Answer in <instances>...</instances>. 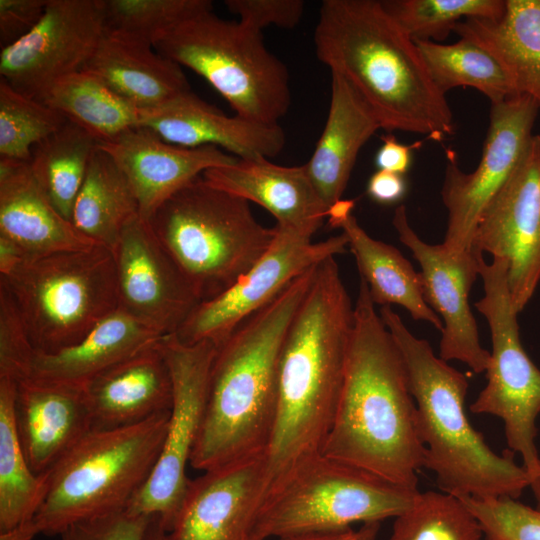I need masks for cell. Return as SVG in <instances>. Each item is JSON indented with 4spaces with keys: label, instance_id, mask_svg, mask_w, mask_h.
<instances>
[{
    "label": "cell",
    "instance_id": "46",
    "mask_svg": "<svg viewBox=\"0 0 540 540\" xmlns=\"http://www.w3.org/2000/svg\"><path fill=\"white\" fill-rule=\"evenodd\" d=\"M406 192V183L403 175L378 170L368 181L367 194L380 204H393L398 202Z\"/></svg>",
    "mask_w": 540,
    "mask_h": 540
},
{
    "label": "cell",
    "instance_id": "12",
    "mask_svg": "<svg viewBox=\"0 0 540 540\" xmlns=\"http://www.w3.org/2000/svg\"><path fill=\"white\" fill-rule=\"evenodd\" d=\"M157 345L171 374L173 403L156 465L126 509L134 514L157 516L167 533L190 481L186 468L201 427L217 346L207 340L184 344L173 333L162 336Z\"/></svg>",
    "mask_w": 540,
    "mask_h": 540
},
{
    "label": "cell",
    "instance_id": "24",
    "mask_svg": "<svg viewBox=\"0 0 540 540\" xmlns=\"http://www.w3.org/2000/svg\"><path fill=\"white\" fill-rule=\"evenodd\" d=\"M157 342L113 365L86 385L84 394L92 430L133 425L171 410L173 383Z\"/></svg>",
    "mask_w": 540,
    "mask_h": 540
},
{
    "label": "cell",
    "instance_id": "20",
    "mask_svg": "<svg viewBox=\"0 0 540 540\" xmlns=\"http://www.w3.org/2000/svg\"><path fill=\"white\" fill-rule=\"evenodd\" d=\"M99 147L128 178L139 215L146 221L166 200L206 170L231 165L239 159L215 146L188 148L170 144L143 126L99 143Z\"/></svg>",
    "mask_w": 540,
    "mask_h": 540
},
{
    "label": "cell",
    "instance_id": "52",
    "mask_svg": "<svg viewBox=\"0 0 540 540\" xmlns=\"http://www.w3.org/2000/svg\"><path fill=\"white\" fill-rule=\"evenodd\" d=\"M537 502H538L537 509L540 511V498L537 500Z\"/></svg>",
    "mask_w": 540,
    "mask_h": 540
},
{
    "label": "cell",
    "instance_id": "32",
    "mask_svg": "<svg viewBox=\"0 0 540 540\" xmlns=\"http://www.w3.org/2000/svg\"><path fill=\"white\" fill-rule=\"evenodd\" d=\"M42 102L82 127L99 143L140 126L141 110L86 70L56 81Z\"/></svg>",
    "mask_w": 540,
    "mask_h": 540
},
{
    "label": "cell",
    "instance_id": "49",
    "mask_svg": "<svg viewBox=\"0 0 540 540\" xmlns=\"http://www.w3.org/2000/svg\"><path fill=\"white\" fill-rule=\"evenodd\" d=\"M37 534L40 532L32 519L9 530L0 531V540H33Z\"/></svg>",
    "mask_w": 540,
    "mask_h": 540
},
{
    "label": "cell",
    "instance_id": "28",
    "mask_svg": "<svg viewBox=\"0 0 540 540\" xmlns=\"http://www.w3.org/2000/svg\"><path fill=\"white\" fill-rule=\"evenodd\" d=\"M352 200H339L327 213L331 227L341 228L374 304L400 305L415 320L431 323L443 330L441 318L428 306L422 291L421 276L394 246L372 238L351 213Z\"/></svg>",
    "mask_w": 540,
    "mask_h": 540
},
{
    "label": "cell",
    "instance_id": "27",
    "mask_svg": "<svg viewBox=\"0 0 540 540\" xmlns=\"http://www.w3.org/2000/svg\"><path fill=\"white\" fill-rule=\"evenodd\" d=\"M327 120L307 174L328 209L341 200L362 146L381 129L365 100L341 76L331 73Z\"/></svg>",
    "mask_w": 540,
    "mask_h": 540
},
{
    "label": "cell",
    "instance_id": "4",
    "mask_svg": "<svg viewBox=\"0 0 540 540\" xmlns=\"http://www.w3.org/2000/svg\"><path fill=\"white\" fill-rule=\"evenodd\" d=\"M316 267L294 279L217 347L190 458L194 469L207 472L264 455L276 420L282 347Z\"/></svg>",
    "mask_w": 540,
    "mask_h": 540
},
{
    "label": "cell",
    "instance_id": "5",
    "mask_svg": "<svg viewBox=\"0 0 540 540\" xmlns=\"http://www.w3.org/2000/svg\"><path fill=\"white\" fill-rule=\"evenodd\" d=\"M380 317L404 360L424 467L435 474L439 488L457 497L517 499L530 487L529 477L511 451L495 453L471 425L465 412L466 375L437 357L390 306L381 307Z\"/></svg>",
    "mask_w": 540,
    "mask_h": 540
},
{
    "label": "cell",
    "instance_id": "45",
    "mask_svg": "<svg viewBox=\"0 0 540 540\" xmlns=\"http://www.w3.org/2000/svg\"><path fill=\"white\" fill-rule=\"evenodd\" d=\"M382 145L376 154V164L379 170L403 175L411 164L412 149L419 148L421 142L412 145H403L399 143L394 135L388 133L382 136Z\"/></svg>",
    "mask_w": 540,
    "mask_h": 540
},
{
    "label": "cell",
    "instance_id": "14",
    "mask_svg": "<svg viewBox=\"0 0 540 540\" xmlns=\"http://www.w3.org/2000/svg\"><path fill=\"white\" fill-rule=\"evenodd\" d=\"M266 253L216 297L200 302L173 333L184 344L211 341L217 347L249 316L276 298L294 279L348 246L344 233L317 243L275 226Z\"/></svg>",
    "mask_w": 540,
    "mask_h": 540
},
{
    "label": "cell",
    "instance_id": "51",
    "mask_svg": "<svg viewBox=\"0 0 540 540\" xmlns=\"http://www.w3.org/2000/svg\"><path fill=\"white\" fill-rule=\"evenodd\" d=\"M245 540H263L253 532Z\"/></svg>",
    "mask_w": 540,
    "mask_h": 540
},
{
    "label": "cell",
    "instance_id": "41",
    "mask_svg": "<svg viewBox=\"0 0 540 540\" xmlns=\"http://www.w3.org/2000/svg\"><path fill=\"white\" fill-rule=\"evenodd\" d=\"M35 351L17 304L0 279V377L26 378Z\"/></svg>",
    "mask_w": 540,
    "mask_h": 540
},
{
    "label": "cell",
    "instance_id": "1",
    "mask_svg": "<svg viewBox=\"0 0 540 540\" xmlns=\"http://www.w3.org/2000/svg\"><path fill=\"white\" fill-rule=\"evenodd\" d=\"M404 360L360 278L344 384L321 454L418 489L425 448Z\"/></svg>",
    "mask_w": 540,
    "mask_h": 540
},
{
    "label": "cell",
    "instance_id": "19",
    "mask_svg": "<svg viewBox=\"0 0 540 540\" xmlns=\"http://www.w3.org/2000/svg\"><path fill=\"white\" fill-rule=\"evenodd\" d=\"M266 488L264 455L190 479L165 540H245Z\"/></svg>",
    "mask_w": 540,
    "mask_h": 540
},
{
    "label": "cell",
    "instance_id": "8",
    "mask_svg": "<svg viewBox=\"0 0 540 540\" xmlns=\"http://www.w3.org/2000/svg\"><path fill=\"white\" fill-rule=\"evenodd\" d=\"M418 493L319 453L293 467L266 494L252 532L265 540L381 522L407 510Z\"/></svg>",
    "mask_w": 540,
    "mask_h": 540
},
{
    "label": "cell",
    "instance_id": "35",
    "mask_svg": "<svg viewBox=\"0 0 540 540\" xmlns=\"http://www.w3.org/2000/svg\"><path fill=\"white\" fill-rule=\"evenodd\" d=\"M414 42L431 79L444 95L455 87H472L497 104L518 94L501 62L476 42L468 38L452 44Z\"/></svg>",
    "mask_w": 540,
    "mask_h": 540
},
{
    "label": "cell",
    "instance_id": "37",
    "mask_svg": "<svg viewBox=\"0 0 540 540\" xmlns=\"http://www.w3.org/2000/svg\"><path fill=\"white\" fill-rule=\"evenodd\" d=\"M485 533L461 499L447 492H419L394 518L389 540H483Z\"/></svg>",
    "mask_w": 540,
    "mask_h": 540
},
{
    "label": "cell",
    "instance_id": "36",
    "mask_svg": "<svg viewBox=\"0 0 540 540\" xmlns=\"http://www.w3.org/2000/svg\"><path fill=\"white\" fill-rule=\"evenodd\" d=\"M105 31L154 47L175 28L212 12L209 0H102Z\"/></svg>",
    "mask_w": 540,
    "mask_h": 540
},
{
    "label": "cell",
    "instance_id": "18",
    "mask_svg": "<svg viewBox=\"0 0 540 540\" xmlns=\"http://www.w3.org/2000/svg\"><path fill=\"white\" fill-rule=\"evenodd\" d=\"M118 308L162 335L175 333L201 302L139 214L113 249Z\"/></svg>",
    "mask_w": 540,
    "mask_h": 540
},
{
    "label": "cell",
    "instance_id": "13",
    "mask_svg": "<svg viewBox=\"0 0 540 540\" xmlns=\"http://www.w3.org/2000/svg\"><path fill=\"white\" fill-rule=\"evenodd\" d=\"M539 109L526 94L491 104L482 156L471 173L461 170L455 150L445 149L441 197L448 213L443 241L448 249L470 251L481 214L512 176L531 144Z\"/></svg>",
    "mask_w": 540,
    "mask_h": 540
},
{
    "label": "cell",
    "instance_id": "34",
    "mask_svg": "<svg viewBox=\"0 0 540 540\" xmlns=\"http://www.w3.org/2000/svg\"><path fill=\"white\" fill-rule=\"evenodd\" d=\"M99 142L67 120L32 149L30 169L58 212L71 222L73 206Z\"/></svg>",
    "mask_w": 540,
    "mask_h": 540
},
{
    "label": "cell",
    "instance_id": "9",
    "mask_svg": "<svg viewBox=\"0 0 540 540\" xmlns=\"http://www.w3.org/2000/svg\"><path fill=\"white\" fill-rule=\"evenodd\" d=\"M0 279L39 352L53 353L79 342L118 309L114 255L100 244L31 258Z\"/></svg>",
    "mask_w": 540,
    "mask_h": 540
},
{
    "label": "cell",
    "instance_id": "40",
    "mask_svg": "<svg viewBox=\"0 0 540 540\" xmlns=\"http://www.w3.org/2000/svg\"><path fill=\"white\" fill-rule=\"evenodd\" d=\"M494 540H540V511L510 497H459Z\"/></svg>",
    "mask_w": 540,
    "mask_h": 540
},
{
    "label": "cell",
    "instance_id": "43",
    "mask_svg": "<svg viewBox=\"0 0 540 540\" xmlns=\"http://www.w3.org/2000/svg\"><path fill=\"white\" fill-rule=\"evenodd\" d=\"M225 5L241 24L260 33L269 25L293 29L305 7L302 0H226Z\"/></svg>",
    "mask_w": 540,
    "mask_h": 540
},
{
    "label": "cell",
    "instance_id": "53",
    "mask_svg": "<svg viewBox=\"0 0 540 540\" xmlns=\"http://www.w3.org/2000/svg\"><path fill=\"white\" fill-rule=\"evenodd\" d=\"M483 540H494V539H492V538H490V537H488V536H485V537L483 538Z\"/></svg>",
    "mask_w": 540,
    "mask_h": 540
},
{
    "label": "cell",
    "instance_id": "30",
    "mask_svg": "<svg viewBox=\"0 0 540 540\" xmlns=\"http://www.w3.org/2000/svg\"><path fill=\"white\" fill-rule=\"evenodd\" d=\"M453 31L492 53L540 108V0H506L500 19L468 18Z\"/></svg>",
    "mask_w": 540,
    "mask_h": 540
},
{
    "label": "cell",
    "instance_id": "44",
    "mask_svg": "<svg viewBox=\"0 0 540 540\" xmlns=\"http://www.w3.org/2000/svg\"><path fill=\"white\" fill-rule=\"evenodd\" d=\"M49 0H0V46L27 35L42 18Z\"/></svg>",
    "mask_w": 540,
    "mask_h": 540
},
{
    "label": "cell",
    "instance_id": "15",
    "mask_svg": "<svg viewBox=\"0 0 540 540\" xmlns=\"http://www.w3.org/2000/svg\"><path fill=\"white\" fill-rule=\"evenodd\" d=\"M104 34L102 0H49L37 25L1 49L0 78L42 101L56 81L86 67Z\"/></svg>",
    "mask_w": 540,
    "mask_h": 540
},
{
    "label": "cell",
    "instance_id": "2",
    "mask_svg": "<svg viewBox=\"0 0 540 540\" xmlns=\"http://www.w3.org/2000/svg\"><path fill=\"white\" fill-rule=\"evenodd\" d=\"M353 322L339 267L328 258L317 265L282 347L276 420L264 453L266 494L321 453L344 384Z\"/></svg>",
    "mask_w": 540,
    "mask_h": 540
},
{
    "label": "cell",
    "instance_id": "31",
    "mask_svg": "<svg viewBox=\"0 0 540 540\" xmlns=\"http://www.w3.org/2000/svg\"><path fill=\"white\" fill-rule=\"evenodd\" d=\"M137 214L138 201L128 178L98 146L76 197L72 224L87 238L113 251L124 227Z\"/></svg>",
    "mask_w": 540,
    "mask_h": 540
},
{
    "label": "cell",
    "instance_id": "26",
    "mask_svg": "<svg viewBox=\"0 0 540 540\" xmlns=\"http://www.w3.org/2000/svg\"><path fill=\"white\" fill-rule=\"evenodd\" d=\"M162 336L118 308L79 342L53 353L35 351L26 378L84 390L98 375Z\"/></svg>",
    "mask_w": 540,
    "mask_h": 540
},
{
    "label": "cell",
    "instance_id": "42",
    "mask_svg": "<svg viewBox=\"0 0 540 540\" xmlns=\"http://www.w3.org/2000/svg\"><path fill=\"white\" fill-rule=\"evenodd\" d=\"M153 516L127 509L76 522L61 534V540H148Z\"/></svg>",
    "mask_w": 540,
    "mask_h": 540
},
{
    "label": "cell",
    "instance_id": "38",
    "mask_svg": "<svg viewBox=\"0 0 540 540\" xmlns=\"http://www.w3.org/2000/svg\"><path fill=\"white\" fill-rule=\"evenodd\" d=\"M382 4L411 39L437 42L465 19H500L506 0H390Z\"/></svg>",
    "mask_w": 540,
    "mask_h": 540
},
{
    "label": "cell",
    "instance_id": "47",
    "mask_svg": "<svg viewBox=\"0 0 540 540\" xmlns=\"http://www.w3.org/2000/svg\"><path fill=\"white\" fill-rule=\"evenodd\" d=\"M381 522L364 523L357 530L348 528L339 531L293 534L278 540H376Z\"/></svg>",
    "mask_w": 540,
    "mask_h": 540
},
{
    "label": "cell",
    "instance_id": "6",
    "mask_svg": "<svg viewBox=\"0 0 540 540\" xmlns=\"http://www.w3.org/2000/svg\"><path fill=\"white\" fill-rule=\"evenodd\" d=\"M201 302L221 294L269 249L276 230L261 225L249 201L202 176L166 200L148 221Z\"/></svg>",
    "mask_w": 540,
    "mask_h": 540
},
{
    "label": "cell",
    "instance_id": "33",
    "mask_svg": "<svg viewBox=\"0 0 540 540\" xmlns=\"http://www.w3.org/2000/svg\"><path fill=\"white\" fill-rule=\"evenodd\" d=\"M16 382L0 377V531L34 519L48 487V473H34L15 421Z\"/></svg>",
    "mask_w": 540,
    "mask_h": 540
},
{
    "label": "cell",
    "instance_id": "21",
    "mask_svg": "<svg viewBox=\"0 0 540 540\" xmlns=\"http://www.w3.org/2000/svg\"><path fill=\"white\" fill-rule=\"evenodd\" d=\"M140 126L164 141L188 148L215 146L239 159L277 156L286 136L279 124H266L239 115L228 116L191 90L166 103L141 110Z\"/></svg>",
    "mask_w": 540,
    "mask_h": 540
},
{
    "label": "cell",
    "instance_id": "23",
    "mask_svg": "<svg viewBox=\"0 0 540 540\" xmlns=\"http://www.w3.org/2000/svg\"><path fill=\"white\" fill-rule=\"evenodd\" d=\"M16 382L15 421L31 470L49 471L92 430L84 390L31 378Z\"/></svg>",
    "mask_w": 540,
    "mask_h": 540
},
{
    "label": "cell",
    "instance_id": "10",
    "mask_svg": "<svg viewBox=\"0 0 540 540\" xmlns=\"http://www.w3.org/2000/svg\"><path fill=\"white\" fill-rule=\"evenodd\" d=\"M154 48L205 78L236 115L278 124L290 107L286 65L266 48L262 33L239 21L208 12L181 24Z\"/></svg>",
    "mask_w": 540,
    "mask_h": 540
},
{
    "label": "cell",
    "instance_id": "39",
    "mask_svg": "<svg viewBox=\"0 0 540 540\" xmlns=\"http://www.w3.org/2000/svg\"><path fill=\"white\" fill-rule=\"evenodd\" d=\"M66 121L57 110L0 78V158L29 163L33 147Z\"/></svg>",
    "mask_w": 540,
    "mask_h": 540
},
{
    "label": "cell",
    "instance_id": "17",
    "mask_svg": "<svg viewBox=\"0 0 540 540\" xmlns=\"http://www.w3.org/2000/svg\"><path fill=\"white\" fill-rule=\"evenodd\" d=\"M392 224L399 240L410 249L421 271L423 297L443 322L439 350L445 361L458 360L473 372L487 370L491 354L482 347L469 292L479 275L477 255L454 252L442 244H428L411 227L404 205L395 209Z\"/></svg>",
    "mask_w": 540,
    "mask_h": 540
},
{
    "label": "cell",
    "instance_id": "7",
    "mask_svg": "<svg viewBox=\"0 0 540 540\" xmlns=\"http://www.w3.org/2000/svg\"><path fill=\"white\" fill-rule=\"evenodd\" d=\"M170 411L139 423L91 430L49 471L34 521L40 533L126 509L150 477L162 450Z\"/></svg>",
    "mask_w": 540,
    "mask_h": 540
},
{
    "label": "cell",
    "instance_id": "50",
    "mask_svg": "<svg viewBox=\"0 0 540 540\" xmlns=\"http://www.w3.org/2000/svg\"><path fill=\"white\" fill-rule=\"evenodd\" d=\"M165 530L157 516H153L148 540H165Z\"/></svg>",
    "mask_w": 540,
    "mask_h": 540
},
{
    "label": "cell",
    "instance_id": "25",
    "mask_svg": "<svg viewBox=\"0 0 540 540\" xmlns=\"http://www.w3.org/2000/svg\"><path fill=\"white\" fill-rule=\"evenodd\" d=\"M0 235L30 257L97 245L52 205L29 163L0 158Z\"/></svg>",
    "mask_w": 540,
    "mask_h": 540
},
{
    "label": "cell",
    "instance_id": "29",
    "mask_svg": "<svg viewBox=\"0 0 540 540\" xmlns=\"http://www.w3.org/2000/svg\"><path fill=\"white\" fill-rule=\"evenodd\" d=\"M154 47L105 31L86 70L140 110L190 90L181 66Z\"/></svg>",
    "mask_w": 540,
    "mask_h": 540
},
{
    "label": "cell",
    "instance_id": "16",
    "mask_svg": "<svg viewBox=\"0 0 540 540\" xmlns=\"http://www.w3.org/2000/svg\"><path fill=\"white\" fill-rule=\"evenodd\" d=\"M470 252L508 263V287L520 313L540 281V142L534 135L519 166L481 214Z\"/></svg>",
    "mask_w": 540,
    "mask_h": 540
},
{
    "label": "cell",
    "instance_id": "54",
    "mask_svg": "<svg viewBox=\"0 0 540 540\" xmlns=\"http://www.w3.org/2000/svg\"><path fill=\"white\" fill-rule=\"evenodd\" d=\"M538 138H539V142H540V135H538Z\"/></svg>",
    "mask_w": 540,
    "mask_h": 540
},
{
    "label": "cell",
    "instance_id": "22",
    "mask_svg": "<svg viewBox=\"0 0 540 540\" xmlns=\"http://www.w3.org/2000/svg\"><path fill=\"white\" fill-rule=\"evenodd\" d=\"M202 178L264 207L275 217L278 228L305 237L312 238L329 210L304 164L281 166L266 158L238 159L234 164L206 170Z\"/></svg>",
    "mask_w": 540,
    "mask_h": 540
},
{
    "label": "cell",
    "instance_id": "3",
    "mask_svg": "<svg viewBox=\"0 0 540 540\" xmlns=\"http://www.w3.org/2000/svg\"><path fill=\"white\" fill-rule=\"evenodd\" d=\"M315 52L377 116L381 129L441 141L453 114L414 42L377 0H325L314 31Z\"/></svg>",
    "mask_w": 540,
    "mask_h": 540
},
{
    "label": "cell",
    "instance_id": "48",
    "mask_svg": "<svg viewBox=\"0 0 540 540\" xmlns=\"http://www.w3.org/2000/svg\"><path fill=\"white\" fill-rule=\"evenodd\" d=\"M31 258L19 245L0 235V277H10Z\"/></svg>",
    "mask_w": 540,
    "mask_h": 540
},
{
    "label": "cell",
    "instance_id": "11",
    "mask_svg": "<svg viewBox=\"0 0 540 540\" xmlns=\"http://www.w3.org/2000/svg\"><path fill=\"white\" fill-rule=\"evenodd\" d=\"M484 296L475 303L489 324L492 340L487 383L470 405L474 414L500 418L509 450L519 453L535 498H540V455L535 444L540 415V369L523 348L508 287V263L477 254Z\"/></svg>",
    "mask_w": 540,
    "mask_h": 540
}]
</instances>
